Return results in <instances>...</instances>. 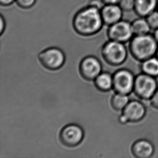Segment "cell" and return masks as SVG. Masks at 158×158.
Listing matches in <instances>:
<instances>
[{"label": "cell", "mask_w": 158, "mask_h": 158, "mask_svg": "<svg viewBox=\"0 0 158 158\" xmlns=\"http://www.w3.org/2000/svg\"><path fill=\"white\" fill-rule=\"evenodd\" d=\"M154 146L150 141L140 139L135 141L131 147L133 156L136 158H149L154 153Z\"/></svg>", "instance_id": "cell-12"}, {"label": "cell", "mask_w": 158, "mask_h": 158, "mask_svg": "<svg viewBox=\"0 0 158 158\" xmlns=\"http://www.w3.org/2000/svg\"><path fill=\"white\" fill-rule=\"evenodd\" d=\"M94 84L98 90L107 92L113 88V76L109 73H101L94 79Z\"/></svg>", "instance_id": "cell-14"}, {"label": "cell", "mask_w": 158, "mask_h": 158, "mask_svg": "<svg viewBox=\"0 0 158 158\" xmlns=\"http://www.w3.org/2000/svg\"><path fill=\"white\" fill-rule=\"evenodd\" d=\"M84 136L81 127L75 124H70L64 126L60 133V141L67 147L73 148L81 143Z\"/></svg>", "instance_id": "cell-8"}, {"label": "cell", "mask_w": 158, "mask_h": 158, "mask_svg": "<svg viewBox=\"0 0 158 158\" xmlns=\"http://www.w3.org/2000/svg\"><path fill=\"white\" fill-rule=\"evenodd\" d=\"M102 55L107 63L118 66L126 60L127 51L124 43L110 40L103 45Z\"/></svg>", "instance_id": "cell-3"}, {"label": "cell", "mask_w": 158, "mask_h": 158, "mask_svg": "<svg viewBox=\"0 0 158 158\" xmlns=\"http://www.w3.org/2000/svg\"><path fill=\"white\" fill-rule=\"evenodd\" d=\"M0 34L1 35H2L6 28V22L2 15H1L0 16Z\"/></svg>", "instance_id": "cell-22"}, {"label": "cell", "mask_w": 158, "mask_h": 158, "mask_svg": "<svg viewBox=\"0 0 158 158\" xmlns=\"http://www.w3.org/2000/svg\"><path fill=\"white\" fill-rule=\"evenodd\" d=\"M16 2V0H0V4L1 6H9Z\"/></svg>", "instance_id": "cell-23"}, {"label": "cell", "mask_w": 158, "mask_h": 158, "mask_svg": "<svg viewBox=\"0 0 158 158\" xmlns=\"http://www.w3.org/2000/svg\"><path fill=\"white\" fill-rule=\"evenodd\" d=\"M156 77L140 73L135 77L133 91L143 100H149L158 89V83Z\"/></svg>", "instance_id": "cell-4"}, {"label": "cell", "mask_w": 158, "mask_h": 158, "mask_svg": "<svg viewBox=\"0 0 158 158\" xmlns=\"http://www.w3.org/2000/svg\"><path fill=\"white\" fill-rule=\"evenodd\" d=\"M151 30H156L158 28V11H153L145 17Z\"/></svg>", "instance_id": "cell-18"}, {"label": "cell", "mask_w": 158, "mask_h": 158, "mask_svg": "<svg viewBox=\"0 0 158 158\" xmlns=\"http://www.w3.org/2000/svg\"><path fill=\"white\" fill-rule=\"evenodd\" d=\"M107 32L110 40L120 43L130 41L134 36L131 23L123 19L109 26Z\"/></svg>", "instance_id": "cell-7"}, {"label": "cell", "mask_w": 158, "mask_h": 158, "mask_svg": "<svg viewBox=\"0 0 158 158\" xmlns=\"http://www.w3.org/2000/svg\"><path fill=\"white\" fill-rule=\"evenodd\" d=\"M146 110L143 103L138 101H130L123 109L122 115L127 122H140L145 116Z\"/></svg>", "instance_id": "cell-10"}, {"label": "cell", "mask_w": 158, "mask_h": 158, "mask_svg": "<svg viewBox=\"0 0 158 158\" xmlns=\"http://www.w3.org/2000/svg\"><path fill=\"white\" fill-rule=\"evenodd\" d=\"M123 10L118 4H105L101 9L103 23L110 26L122 20Z\"/></svg>", "instance_id": "cell-11"}, {"label": "cell", "mask_w": 158, "mask_h": 158, "mask_svg": "<svg viewBox=\"0 0 158 158\" xmlns=\"http://www.w3.org/2000/svg\"><path fill=\"white\" fill-rule=\"evenodd\" d=\"M37 0H16V3L18 6L23 9L31 8L36 3Z\"/></svg>", "instance_id": "cell-20"}, {"label": "cell", "mask_w": 158, "mask_h": 158, "mask_svg": "<svg viewBox=\"0 0 158 158\" xmlns=\"http://www.w3.org/2000/svg\"><path fill=\"white\" fill-rule=\"evenodd\" d=\"M101 9L92 6L79 10L73 19V28L78 34L83 36L94 35L103 28Z\"/></svg>", "instance_id": "cell-1"}, {"label": "cell", "mask_w": 158, "mask_h": 158, "mask_svg": "<svg viewBox=\"0 0 158 158\" xmlns=\"http://www.w3.org/2000/svg\"><path fill=\"white\" fill-rule=\"evenodd\" d=\"M129 102L128 95L116 93L111 98V104L115 111H123Z\"/></svg>", "instance_id": "cell-17"}, {"label": "cell", "mask_w": 158, "mask_h": 158, "mask_svg": "<svg viewBox=\"0 0 158 158\" xmlns=\"http://www.w3.org/2000/svg\"><path fill=\"white\" fill-rule=\"evenodd\" d=\"M118 5L123 11L129 12L135 10V0H120Z\"/></svg>", "instance_id": "cell-19"}, {"label": "cell", "mask_w": 158, "mask_h": 158, "mask_svg": "<svg viewBox=\"0 0 158 158\" xmlns=\"http://www.w3.org/2000/svg\"><path fill=\"white\" fill-rule=\"evenodd\" d=\"M142 73L152 77L158 76V59L156 57L148 58L142 62L141 65Z\"/></svg>", "instance_id": "cell-16"}, {"label": "cell", "mask_w": 158, "mask_h": 158, "mask_svg": "<svg viewBox=\"0 0 158 158\" xmlns=\"http://www.w3.org/2000/svg\"><path fill=\"white\" fill-rule=\"evenodd\" d=\"M153 36L154 37V39L156 41V42L158 43V28L154 30V33L153 34Z\"/></svg>", "instance_id": "cell-25"}, {"label": "cell", "mask_w": 158, "mask_h": 158, "mask_svg": "<svg viewBox=\"0 0 158 158\" xmlns=\"http://www.w3.org/2000/svg\"><path fill=\"white\" fill-rule=\"evenodd\" d=\"M156 57L158 59V49H157V50H156Z\"/></svg>", "instance_id": "cell-26"}, {"label": "cell", "mask_w": 158, "mask_h": 158, "mask_svg": "<svg viewBox=\"0 0 158 158\" xmlns=\"http://www.w3.org/2000/svg\"><path fill=\"white\" fill-rule=\"evenodd\" d=\"M135 76L127 69H120L113 75V89L116 93L128 95L132 92Z\"/></svg>", "instance_id": "cell-6"}, {"label": "cell", "mask_w": 158, "mask_h": 158, "mask_svg": "<svg viewBox=\"0 0 158 158\" xmlns=\"http://www.w3.org/2000/svg\"><path fill=\"white\" fill-rule=\"evenodd\" d=\"M102 64L99 60L94 56H87L81 60L79 64L80 74L88 81L96 79L102 71Z\"/></svg>", "instance_id": "cell-9"}, {"label": "cell", "mask_w": 158, "mask_h": 158, "mask_svg": "<svg viewBox=\"0 0 158 158\" xmlns=\"http://www.w3.org/2000/svg\"><path fill=\"white\" fill-rule=\"evenodd\" d=\"M39 60L45 68L57 70L62 68L65 61V56L62 50L52 47L44 50L39 53Z\"/></svg>", "instance_id": "cell-5"}, {"label": "cell", "mask_w": 158, "mask_h": 158, "mask_svg": "<svg viewBox=\"0 0 158 158\" xmlns=\"http://www.w3.org/2000/svg\"><path fill=\"white\" fill-rule=\"evenodd\" d=\"M104 4H114L119 3L120 0H101Z\"/></svg>", "instance_id": "cell-24"}, {"label": "cell", "mask_w": 158, "mask_h": 158, "mask_svg": "<svg viewBox=\"0 0 158 158\" xmlns=\"http://www.w3.org/2000/svg\"><path fill=\"white\" fill-rule=\"evenodd\" d=\"M158 0H135V11L140 17H145L157 10Z\"/></svg>", "instance_id": "cell-13"}, {"label": "cell", "mask_w": 158, "mask_h": 158, "mask_svg": "<svg viewBox=\"0 0 158 158\" xmlns=\"http://www.w3.org/2000/svg\"><path fill=\"white\" fill-rule=\"evenodd\" d=\"M134 36L143 35L150 34L151 29L145 17H140L131 23Z\"/></svg>", "instance_id": "cell-15"}, {"label": "cell", "mask_w": 158, "mask_h": 158, "mask_svg": "<svg viewBox=\"0 0 158 158\" xmlns=\"http://www.w3.org/2000/svg\"><path fill=\"white\" fill-rule=\"evenodd\" d=\"M157 10H158V8H157Z\"/></svg>", "instance_id": "cell-27"}, {"label": "cell", "mask_w": 158, "mask_h": 158, "mask_svg": "<svg viewBox=\"0 0 158 158\" xmlns=\"http://www.w3.org/2000/svg\"><path fill=\"white\" fill-rule=\"evenodd\" d=\"M150 100L152 107L158 110V89Z\"/></svg>", "instance_id": "cell-21"}, {"label": "cell", "mask_w": 158, "mask_h": 158, "mask_svg": "<svg viewBox=\"0 0 158 158\" xmlns=\"http://www.w3.org/2000/svg\"><path fill=\"white\" fill-rule=\"evenodd\" d=\"M158 43L150 34L134 36L130 41L129 50L135 60L143 62L154 57L156 54Z\"/></svg>", "instance_id": "cell-2"}]
</instances>
